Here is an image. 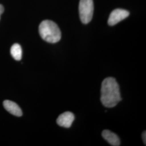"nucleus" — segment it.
<instances>
[{
	"label": "nucleus",
	"instance_id": "3",
	"mask_svg": "<svg viewBox=\"0 0 146 146\" xmlns=\"http://www.w3.org/2000/svg\"><path fill=\"white\" fill-rule=\"evenodd\" d=\"M94 3L93 0H80L79 13L81 22L84 24L89 23L93 15Z\"/></svg>",
	"mask_w": 146,
	"mask_h": 146
},
{
	"label": "nucleus",
	"instance_id": "9",
	"mask_svg": "<svg viewBox=\"0 0 146 146\" xmlns=\"http://www.w3.org/2000/svg\"><path fill=\"white\" fill-rule=\"evenodd\" d=\"M146 131H144L143 133V134H142V139H143V142H144V143H145V145H146Z\"/></svg>",
	"mask_w": 146,
	"mask_h": 146
},
{
	"label": "nucleus",
	"instance_id": "7",
	"mask_svg": "<svg viewBox=\"0 0 146 146\" xmlns=\"http://www.w3.org/2000/svg\"><path fill=\"white\" fill-rule=\"evenodd\" d=\"M102 135L104 139L111 146H120V139L118 136L115 134V133L108 130H104L102 131Z\"/></svg>",
	"mask_w": 146,
	"mask_h": 146
},
{
	"label": "nucleus",
	"instance_id": "1",
	"mask_svg": "<svg viewBox=\"0 0 146 146\" xmlns=\"http://www.w3.org/2000/svg\"><path fill=\"white\" fill-rule=\"evenodd\" d=\"M121 100L120 89L113 78H107L103 81L101 89V101L106 107L112 108Z\"/></svg>",
	"mask_w": 146,
	"mask_h": 146
},
{
	"label": "nucleus",
	"instance_id": "5",
	"mask_svg": "<svg viewBox=\"0 0 146 146\" xmlns=\"http://www.w3.org/2000/svg\"><path fill=\"white\" fill-rule=\"evenodd\" d=\"M75 119L74 115L72 113L67 111L61 114L58 117L57 123L58 125L64 128H69Z\"/></svg>",
	"mask_w": 146,
	"mask_h": 146
},
{
	"label": "nucleus",
	"instance_id": "6",
	"mask_svg": "<svg viewBox=\"0 0 146 146\" xmlns=\"http://www.w3.org/2000/svg\"><path fill=\"white\" fill-rule=\"evenodd\" d=\"M3 107L6 110L12 115L18 117H20L22 115V111L20 107L14 102L10 100H5L3 102Z\"/></svg>",
	"mask_w": 146,
	"mask_h": 146
},
{
	"label": "nucleus",
	"instance_id": "2",
	"mask_svg": "<svg viewBox=\"0 0 146 146\" xmlns=\"http://www.w3.org/2000/svg\"><path fill=\"white\" fill-rule=\"evenodd\" d=\"M39 33L42 39L46 42L55 43L61 38V33L58 25L52 21L44 20L39 26Z\"/></svg>",
	"mask_w": 146,
	"mask_h": 146
},
{
	"label": "nucleus",
	"instance_id": "4",
	"mask_svg": "<svg viewBox=\"0 0 146 146\" xmlns=\"http://www.w3.org/2000/svg\"><path fill=\"white\" fill-rule=\"evenodd\" d=\"M129 15L128 11L122 9H116L113 11L108 19V23L110 26H114L120 21L125 19Z\"/></svg>",
	"mask_w": 146,
	"mask_h": 146
},
{
	"label": "nucleus",
	"instance_id": "8",
	"mask_svg": "<svg viewBox=\"0 0 146 146\" xmlns=\"http://www.w3.org/2000/svg\"><path fill=\"white\" fill-rule=\"evenodd\" d=\"M12 57L16 61H20L22 56V50L21 46L18 43L14 44L11 49Z\"/></svg>",
	"mask_w": 146,
	"mask_h": 146
},
{
	"label": "nucleus",
	"instance_id": "10",
	"mask_svg": "<svg viewBox=\"0 0 146 146\" xmlns=\"http://www.w3.org/2000/svg\"><path fill=\"white\" fill-rule=\"evenodd\" d=\"M4 11H5V9H4L3 6L2 5H0V19H1V15L3 14Z\"/></svg>",
	"mask_w": 146,
	"mask_h": 146
}]
</instances>
